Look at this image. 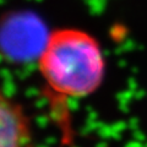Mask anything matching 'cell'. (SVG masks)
Instances as JSON below:
<instances>
[{
    "mask_svg": "<svg viewBox=\"0 0 147 147\" xmlns=\"http://www.w3.org/2000/svg\"><path fill=\"white\" fill-rule=\"evenodd\" d=\"M38 66L50 88L72 98L86 97L97 91L105 71L97 39L77 28L50 32L38 57Z\"/></svg>",
    "mask_w": 147,
    "mask_h": 147,
    "instance_id": "cell-1",
    "label": "cell"
},
{
    "mask_svg": "<svg viewBox=\"0 0 147 147\" xmlns=\"http://www.w3.org/2000/svg\"><path fill=\"white\" fill-rule=\"evenodd\" d=\"M47 39L38 22L20 20L0 31V49L11 59L24 60L34 54L39 57Z\"/></svg>",
    "mask_w": 147,
    "mask_h": 147,
    "instance_id": "cell-2",
    "label": "cell"
},
{
    "mask_svg": "<svg viewBox=\"0 0 147 147\" xmlns=\"http://www.w3.org/2000/svg\"><path fill=\"white\" fill-rule=\"evenodd\" d=\"M0 147H32V129L25 109L0 88Z\"/></svg>",
    "mask_w": 147,
    "mask_h": 147,
    "instance_id": "cell-3",
    "label": "cell"
}]
</instances>
